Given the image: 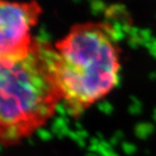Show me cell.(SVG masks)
Returning a JSON list of instances; mask_svg holds the SVG:
<instances>
[{
  "label": "cell",
  "instance_id": "7a4b0ae2",
  "mask_svg": "<svg viewBox=\"0 0 156 156\" xmlns=\"http://www.w3.org/2000/svg\"><path fill=\"white\" fill-rule=\"evenodd\" d=\"M52 53V45L37 41L27 57L0 62V145L30 136L54 116L61 100Z\"/></svg>",
  "mask_w": 156,
  "mask_h": 156
},
{
  "label": "cell",
  "instance_id": "3957f363",
  "mask_svg": "<svg viewBox=\"0 0 156 156\" xmlns=\"http://www.w3.org/2000/svg\"><path fill=\"white\" fill-rule=\"evenodd\" d=\"M41 12L36 0H0V62L23 58L33 50L37 41L32 37V28Z\"/></svg>",
  "mask_w": 156,
  "mask_h": 156
},
{
  "label": "cell",
  "instance_id": "6da1fadb",
  "mask_svg": "<svg viewBox=\"0 0 156 156\" xmlns=\"http://www.w3.org/2000/svg\"><path fill=\"white\" fill-rule=\"evenodd\" d=\"M52 70L66 109L80 115L117 87L120 51L114 31L105 22L74 25L53 46Z\"/></svg>",
  "mask_w": 156,
  "mask_h": 156
}]
</instances>
